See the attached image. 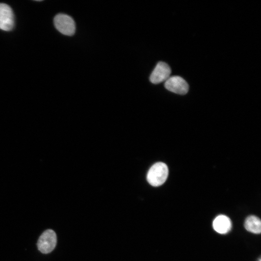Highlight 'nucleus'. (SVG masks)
Returning <instances> with one entry per match:
<instances>
[{"label": "nucleus", "instance_id": "1a4fd4ad", "mask_svg": "<svg viewBox=\"0 0 261 261\" xmlns=\"http://www.w3.org/2000/svg\"><path fill=\"white\" fill-rule=\"evenodd\" d=\"M259 261H261V260H259Z\"/></svg>", "mask_w": 261, "mask_h": 261}, {"label": "nucleus", "instance_id": "7ed1b4c3", "mask_svg": "<svg viewBox=\"0 0 261 261\" xmlns=\"http://www.w3.org/2000/svg\"><path fill=\"white\" fill-rule=\"evenodd\" d=\"M57 244V235L55 232L48 229L43 232L38 239V250L44 254H47L53 250Z\"/></svg>", "mask_w": 261, "mask_h": 261}, {"label": "nucleus", "instance_id": "f03ea898", "mask_svg": "<svg viewBox=\"0 0 261 261\" xmlns=\"http://www.w3.org/2000/svg\"><path fill=\"white\" fill-rule=\"evenodd\" d=\"M54 23L57 29L61 33L68 36L74 34L75 22L70 16L64 14H58L54 17Z\"/></svg>", "mask_w": 261, "mask_h": 261}, {"label": "nucleus", "instance_id": "0eeeda50", "mask_svg": "<svg viewBox=\"0 0 261 261\" xmlns=\"http://www.w3.org/2000/svg\"><path fill=\"white\" fill-rule=\"evenodd\" d=\"M213 227L218 233L225 234L230 231L232 223L228 217L221 215L215 218L213 222Z\"/></svg>", "mask_w": 261, "mask_h": 261}, {"label": "nucleus", "instance_id": "39448f33", "mask_svg": "<svg viewBox=\"0 0 261 261\" xmlns=\"http://www.w3.org/2000/svg\"><path fill=\"white\" fill-rule=\"evenodd\" d=\"M171 69L165 62H159L150 76V81L154 84L166 81L170 77Z\"/></svg>", "mask_w": 261, "mask_h": 261}, {"label": "nucleus", "instance_id": "20e7f679", "mask_svg": "<svg viewBox=\"0 0 261 261\" xmlns=\"http://www.w3.org/2000/svg\"><path fill=\"white\" fill-rule=\"evenodd\" d=\"M164 86L170 91L180 95L186 94L189 88L186 80L179 76H170L165 82Z\"/></svg>", "mask_w": 261, "mask_h": 261}, {"label": "nucleus", "instance_id": "423d86ee", "mask_svg": "<svg viewBox=\"0 0 261 261\" xmlns=\"http://www.w3.org/2000/svg\"><path fill=\"white\" fill-rule=\"evenodd\" d=\"M14 26V16L11 8L5 3H0V29L12 30Z\"/></svg>", "mask_w": 261, "mask_h": 261}, {"label": "nucleus", "instance_id": "6e6552de", "mask_svg": "<svg viewBox=\"0 0 261 261\" xmlns=\"http://www.w3.org/2000/svg\"><path fill=\"white\" fill-rule=\"evenodd\" d=\"M245 227L249 232L255 234L260 233L261 231V220L255 216H249L245 220Z\"/></svg>", "mask_w": 261, "mask_h": 261}, {"label": "nucleus", "instance_id": "f257e3e1", "mask_svg": "<svg viewBox=\"0 0 261 261\" xmlns=\"http://www.w3.org/2000/svg\"><path fill=\"white\" fill-rule=\"evenodd\" d=\"M168 168L166 164L158 162L153 164L148 171L146 178L150 185L158 187L162 185L168 176Z\"/></svg>", "mask_w": 261, "mask_h": 261}]
</instances>
